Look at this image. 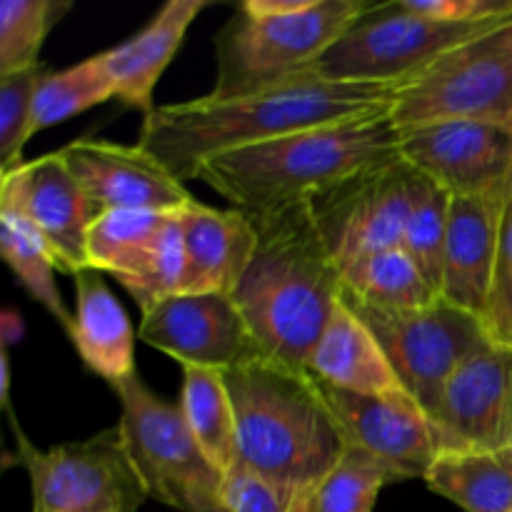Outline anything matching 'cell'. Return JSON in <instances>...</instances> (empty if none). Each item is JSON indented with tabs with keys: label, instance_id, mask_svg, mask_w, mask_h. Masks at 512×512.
Segmentation results:
<instances>
[{
	"label": "cell",
	"instance_id": "28",
	"mask_svg": "<svg viewBox=\"0 0 512 512\" xmlns=\"http://www.w3.org/2000/svg\"><path fill=\"white\" fill-rule=\"evenodd\" d=\"M73 8L70 0H3L0 3V75L40 65L50 30Z\"/></svg>",
	"mask_w": 512,
	"mask_h": 512
},
{
	"label": "cell",
	"instance_id": "1",
	"mask_svg": "<svg viewBox=\"0 0 512 512\" xmlns=\"http://www.w3.org/2000/svg\"><path fill=\"white\" fill-rule=\"evenodd\" d=\"M395 85L340 83L298 75L240 98H203L158 105L145 115L138 145L180 183L195 180L213 155L268 143L300 130L390 113Z\"/></svg>",
	"mask_w": 512,
	"mask_h": 512
},
{
	"label": "cell",
	"instance_id": "10",
	"mask_svg": "<svg viewBox=\"0 0 512 512\" xmlns=\"http://www.w3.org/2000/svg\"><path fill=\"white\" fill-rule=\"evenodd\" d=\"M343 300L368 325L403 388L425 413L433 408L455 368L490 338L483 320L443 298L415 310L368 308L345 295Z\"/></svg>",
	"mask_w": 512,
	"mask_h": 512
},
{
	"label": "cell",
	"instance_id": "12",
	"mask_svg": "<svg viewBox=\"0 0 512 512\" xmlns=\"http://www.w3.org/2000/svg\"><path fill=\"white\" fill-rule=\"evenodd\" d=\"M410 175L413 168L395 160L343 180L308 200L315 228L340 270L370 253L403 245Z\"/></svg>",
	"mask_w": 512,
	"mask_h": 512
},
{
	"label": "cell",
	"instance_id": "35",
	"mask_svg": "<svg viewBox=\"0 0 512 512\" xmlns=\"http://www.w3.org/2000/svg\"><path fill=\"white\" fill-rule=\"evenodd\" d=\"M485 328L490 338L512 345V195L505 205L503 228H500L498 258H495L493 290H490Z\"/></svg>",
	"mask_w": 512,
	"mask_h": 512
},
{
	"label": "cell",
	"instance_id": "25",
	"mask_svg": "<svg viewBox=\"0 0 512 512\" xmlns=\"http://www.w3.org/2000/svg\"><path fill=\"white\" fill-rule=\"evenodd\" d=\"M180 368H183V393L178 405L183 408L185 420L210 463L228 475L230 470L238 468V428H235V408L223 373L198 365H180Z\"/></svg>",
	"mask_w": 512,
	"mask_h": 512
},
{
	"label": "cell",
	"instance_id": "8",
	"mask_svg": "<svg viewBox=\"0 0 512 512\" xmlns=\"http://www.w3.org/2000/svg\"><path fill=\"white\" fill-rule=\"evenodd\" d=\"M510 20V18H508ZM503 23L453 25L413 13L403 0L375 3L305 70L340 83H405L473 35Z\"/></svg>",
	"mask_w": 512,
	"mask_h": 512
},
{
	"label": "cell",
	"instance_id": "30",
	"mask_svg": "<svg viewBox=\"0 0 512 512\" xmlns=\"http://www.w3.org/2000/svg\"><path fill=\"white\" fill-rule=\"evenodd\" d=\"M450 203L453 195L430 180L428 175L413 170L410 175V208L405 223L403 248L418 260L435 288L440 290V273H443V248L448 233Z\"/></svg>",
	"mask_w": 512,
	"mask_h": 512
},
{
	"label": "cell",
	"instance_id": "14",
	"mask_svg": "<svg viewBox=\"0 0 512 512\" xmlns=\"http://www.w3.org/2000/svg\"><path fill=\"white\" fill-rule=\"evenodd\" d=\"M400 160L453 198L512 193V133L473 120L400 130Z\"/></svg>",
	"mask_w": 512,
	"mask_h": 512
},
{
	"label": "cell",
	"instance_id": "21",
	"mask_svg": "<svg viewBox=\"0 0 512 512\" xmlns=\"http://www.w3.org/2000/svg\"><path fill=\"white\" fill-rule=\"evenodd\" d=\"M205 5V0H170L140 33L105 50L103 60L113 80L115 98L145 115L158 108L153 103L155 85L173 63L190 23Z\"/></svg>",
	"mask_w": 512,
	"mask_h": 512
},
{
	"label": "cell",
	"instance_id": "34",
	"mask_svg": "<svg viewBox=\"0 0 512 512\" xmlns=\"http://www.w3.org/2000/svg\"><path fill=\"white\" fill-rule=\"evenodd\" d=\"M48 68L18 70L0 75V175L25 163L23 150L33 138V108L40 80Z\"/></svg>",
	"mask_w": 512,
	"mask_h": 512
},
{
	"label": "cell",
	"instance_id": "11",
	"mask_svg": "<svg viewBox=\"0 0 512 512\" xmlns=\"http://www.w3.org/2000/svg\"><path fill=\"white\" fill-rule=\"evenodd\" d=\"M425 415L438 453L512 450V345L493 338L478 345Z\"/></svg>",
	"mask_w": 512,
	"mask_h": 512
},
{
	"label": "cell",
	"instance_id": "16",
	"mask_svg": "<svg viewBox=\"0 0 512 512\" xmlns=\"http://www.w3.org/2000/svg\"><path fill=\"white\" fill-rule=\"evenodd\" d=\"M58 153L98 215L105 210L178 213L195 200L188 188L138 143L120 145L83 138Z\"/></svg>",
	"mask_w": 512,
	"mask_h": 512
},
{
	"label": "cell",
	"instance_id": "3",
	"mask_svg": "<svg viewBox=\"0 0 512 512\" xmlns=\"http://www.w3.org/2000/svg\"><path fill=\"white\" fill-rule=\"evenodd\" d=\"M395 160L400 130L388 113H380L213 155L195 180L240 213L268 215Z\"/></svg>",
	"mask_w": 512,
	"mask_h": 512
},
{
	"label": "cell",
	"instance_id": "13",
	"mask_svg": "<svg viewBox=\"0 0 512 512\" xmlns=\"http://www.w3.org/2000/svg\"><path fill=\"white\" fill-rule=\"evenodd\" d=\"M0 215L20 220L43 240L58 270L78 275L88 270V230L98 210L83 193L60 153L25 160L0 175Z\"/></svg>",
	"mask_w": 512,
	"mask_h": 512
},
{
	"label": "cell",
	"instance_id": "31",
	"mask_svg": "<svg viewBox=\"0 0 512 512\" xmlns=\"http://www.w3.org/2000/svg\"><path fill=\"white\" fill-rule=\"evenodd\" d=\"M393 483L400 478L390 465L345 443L343 455L320 485V512H373L383 488Z\"/></svg>",
	"mask_w": 512,
	"mask_h": 512
},
{
	"label": "cell",
	"instance_id": "24",
	"mask_svg": "<svg viewBox=\"0 0 512 512\" xmlns=\"http://www.w3.org/2000/svg\"><path fill=\"white\" fill-rule=\"evenodd\" d=\"M425 485L465 512H512V450L438 453Z\"/></svg>",
	"mask_w": 512,
	"mask_h": 512
},
{
	"label": "cell",
	"instance_id": "9",
	"mask_svg": "<svg viewBox=\"0 0 512 512\" xmlns=\"http://www.w3.org/2000/svg\"><path fill=\"white\" fill-rule=\"evenodd\" d=\"M15 435L33 490V512H140L148 500L118 425L48 450L35 448L18 425Z\"/></svg>",
	"mask_w": 512,
	"mask_h": 512
},
{
	"label": "cell",
	"instance_id": "15",
	"mask_svg": "<svg viewBox=\"0 0 512 512\" xmlns=\"http://www.w3.org/2000/svg\"><path fill=\"white\" fill-rule=\"evenodd\" d=\"M140 340L180 365L233 370L265 358L233 295L180 293L143 313Z\"/></svg>",
	"mask_w": 512,
	"mask_h": 512
},
{
	"label": "cell",
	"instance_id": "39",
	"mask_svg": "<svg viewBox=\"0 0 512 512\" xmlns=\"http://www.w3.org/2000/svg\"><path fill=\"white\" fill-rule=\"evenodd\" d=\"M0 368H3V380H0V403H3L5 413L10 415V355L5 345H3V353H0Z\"/></svg>",
	"mask_w": 512,
	"mask_h": 512
},
{
	"label": "cell",
	"instance_id": "2",
	"mask_svg": "<svg viewBox=\"0 0 512 512\" xmlns=\"http://www.w3.org/2000/svg\"><path fill=\"white\" fill-rule=\"evenodd\" d=\"M250 218L258 248L233 300L265 358L305 370L343 293L340 268L308 203Z\"/></svg>",
	"mask_w": 512,
	"mask_h": 512
},
{
	"label": "cell",
	"instance_id": "26",
	"mask_svg": "<svg viewBox=\"0 0 512 512\" xmlns=\"http://www.w3.org/2000/svg\"><path fill=\"white\" fill-rule=\"evenodd\" d=\"M175 213L160 210H105L88 230V268L113 275H135L153 255L165 225Z\"/></svg>",
	"mask_w": 512,
	"mask_h": 512
},
{
	"label": "cell",
	"instance_id": "32",
	"mask_svg": "<svg viewBox=\"0 0 512 512\" xmlns=\"http://www.w3.org/2000/svg\"><path fill=\"white\" fill-rule=\"evenodd\" d=\"M220 512H320V485L283 483L238 465L223 480Z\"/></svg>",
	"mask_w": 512,
	"mask_h": 512
},
{
	"label": "cell",
	"instance_id": "27",
	"mask_svg": "<svg viewBox=\"0 0 512 512\" xmlns=\"http://www.w3.org/2000/svg\"><path fill=\"white\" fill-rule=\"evenodd\" d=\"M115 98L113 80L105 68L103 53L85 58L60 73H45L33 108V135L65 123L83 110Z\"/></svg>",
	"mask_w": 512,
	"mask_h": 512
},
{
	"label": "cell",
	"instance_id": "20",
	"mask_svg": "<svg viewBox=\"0 0 512 512\" xmlns=\"http://www.w3.org/2000/svg\"><path fill=\"white\" fill-rule=\"evenodd\" d=\"M305 370L330 388L373 398L408 395L368 325L340 295L333 318L315 343Z\"/></svg>",
	"mask_w": 512,
	"mask_h": 512
},
{
	"label": "cell",
	"instance_id": "29",
	"mask_svg": "<svg viewBox=\"0 0 512 512\" xmlns=\"http://www.w3.org/2000/svg\"><path fill=\"white\" fill-rule=\"evenodd\" d=\"M0 253L5 265L13 270L18 283L30 293L35 303L43 305L63 328H68L73 313L65 308L60 290L55 285V265L53 255L45 248L43 240L30 233L20 220L10 215H0Z\"/></svg>",
	"mask_w": 512,
	"mask_h": 512
},
{
	"label": "cell",
	"instance_id": "36",
	"mask_svg": "<svg viewBox=\"0 0 512 512\" xmlns=\"http://www.w3.org/2000/svg\"><path fill=\"white\" fill-rule=\"evenodd\" d=\"M413 13L453 25L495 23L512 18V0H403Z\"/></svg>",
	"mask_w": 512,
	"mask_h": 512
},
{
	"label": "cell",
	"instance_id": "6",
	"mask_svg": "<svg viewBox=\"0 0 512 512\" xmlns=\"http://www.w3.org/2000/svg\"><path fill=\"white\" fill-rule=\"evenodd\" d=\"M110 388L120 403L125 450L148 498L178 512H220L225 475L203 453L183 408L153 393L140 373Z\"/></svg>",
	"mask_w": 512,
	"mask_h": 512
},
{
	"label": "cell",
	"instance_id": "18",
	"mask_svg": "<svg viewBox=\"0 0 512 512\" xmlns=\"http://www.w3.org/2000/svg\"><path fill=\"white\" fill-rule=\"evenodd\" d=\"M510 195L453 198L450 203L440 298L480 320L488 313L500 228Z\"/></svg>",
	"mask_w": 512,
	"mask_h": 512
},
{
	"label": "cell",
	"instance_id": "17",
	"mask_svg": "<svg viewBox=\"0 0 512 512\" xmlns=\"http://www.w3.org/2000/svg\"><path fill=\"white\" fill-rule=\"evenodd\" d=\"M315 383L345 443L358 445L390 465L400 483L425 480L438 458V445L428 415L410 395L373 398L330 388L320 380Z\"/></svg>",
	"mask_w": 512,
	"mask_h": 512
},
{
	"label": "cell",
	"instance_id": "38",
	"mask_svg": "<svg viewBox=\"0 0 512 512\" xmlns=\"http://www.w3.org/2000/svg\"><path fill=\"white\" fill-rule=\"evenodd\" d=\"M23 338V318L15 310H5L3 313V345L8 348L10 343Z\"/></svg>",
	"mask_w": 512,
	"mask_h": 512
},
{
	"label": "cell",
	"instance_id": "37",
	"mask_svg": "<svg viewBox=\"0 0 512 512\" xmlns=\"http://www.w3.org/2000/svg\"><path fill=\"white\" fill-rule=\"evenodd\" d=\"M313 3L315 0H245V3H240V8L260 15V18H283V15L303 13Z\"/></svg>",
	"mask_w": 512,
	"mask_h": 512
},
{
	"label": "cell",
	"instance_id": "22",
	"mask_svg": "<svg viewBox=\"0 0 512 512\" xmlns=\"http://www.w3.org/2000/svg\"><path fill=\"white\" fill-rule=\"evenodd\" d=\"M65 333L85 368L108 385L138 373L135 330L125 308L98 270L88 268L75 275L73 320Z\"/></svg>",
	"mask_w": 512,
	"mask_h": 512
},
{
	"label": "cell",
	"instance_id": "7",
	"mask_svg": "<svg viewBox=\"0 0 512 512\" xmlns=\"http://www.w3.org/2000/svg\"><path fill=\"white\" fill-rule=\"evenodd\" d=\"M388 115L398 130L473 120L512 133V18L455 45L400 83Z\"/></svg>",
	"mask_w": 512,
	"mask_h": 512
},
{
	"label": "cell",
	"instance_id": "33",
	"mask_svg": "<svg viewBox=\"0 0 512 512\" xmlns=\"http://www.w3.org/2000/svg\"><path fill=\"white\" fill-rule=\"evenodd\" d=\"M185 265L188 263H185V243L178 210V213L170 218V223L165 225L163 235H160L158 245H155L148 263H145L135 275L120 278L118 283L123 285L125 293L135 300L140 313H148V310H153L155 305L163 303V300L183 293Z\"/></svg>",
	"mask_w": 512,
	"mask_h": 512
},
{
	"label": "cell",
	"instance_id": "4",
	"mask_svg": "<svg viewBox=\"0 0 512 512\" xmlns=\"http://www.w3.org/2000/svg\"><path fill=\"white\" fill-rule=\"evenodd\" d=\"M238 428V465L283 483L323 485L345 438L308 370L258 358L223 373Z\"/></svg>",
	"mask_w": 512,
	"mask_h": 512
},
{
	"label": "cell",
	"instance_id": "23",
	"mask_svg": "<svg viewBox=\"0 0 512 512\" xmlns=\"http://www.w3.org/2000/svg\"><path fill=\"white\" fill-rule=\"evenodd\" d=\"M340 278L345 298L368 308L415 310L440 300V290L403 245L355 260Z\"/></svg>",
	"mask_w": 512,
	"mask_h": 512
},
{
	"label": "cell",
	"instance_id": "5",
	"mask_svg": "<svg viewBox=\"0 0 512 512\" xmlns=\"http://www.w3.org/2000/svg\"><path fill=\"white\" fill-rule=\"evenodd\" d=\"M373 5V0H315L308 10L260 18L238 5L215 38L218 73L210 98H240L305 70Z\"/></svg>",
	"mask_w": 512,
	"mask_h": 512
},
{
	"label": "cell",
	"instance_id": "19",
	"mask_svg": "<svg viewBox=\"0 0 512 512\" xmlns=\"http://www.w3.org/2000/svg\"><path fill=\"white\" fill-rule=\"evenodd\" d=\"M180 228L188 263L183 293L235 295L258 248L253 218L235 208L218 210L193 200L180 210Z\"/></svg>",
	"mask_w": 512,
	"mask_h": 512
}]
</instances>
